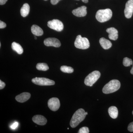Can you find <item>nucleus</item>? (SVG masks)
I'll return each mask as SVG.
<instances>
[{"mask_svg": "<svg viewBox=\"0 0 133 133\" xmlns=\"http://www.w3.org/2000/svg\"><path fill=\"white\" fill-rule=\"evenodd\" d=\"M88 115V113L85 112V110L82 108L78 109L72 117L70 125L72 128H74L77 127L81 122L85 118L86 115Z\"/></svg>", "mask_w": 133, "mask_h": 133, "instance_id": "nucleus-1", "label": "nucleus"}, {"mask_svg": "<svg viewBox=\"0 0 133 133\" xmlns=\"http://www.w3.org/2000/svg\"><path fill=\"white\" fill-rule=\"evenodd\" d=\"M120 87V82L118 80L113 79L104 86L102 89V92L105 94L112 93L118 90Z\"/></svg>", "mask_w": 133, "mask_h": 133, "instance_id": "nucleus-2", "label": "nucleus"}, {"mask_svg": "<svg viewBox=\"0 0 133 133\" xmlns=\"http://www.w3.org/2000/svg\"><path fill=\"white\" fill-rule=\"evenodd\" d=\"M112 10L109 9H101L98 10L96 14V19L101 23L109 21L112 17Z\"/></svg>", "mask_w": 133, "mask_h": 133, "instance_id": "nucleus-3", "label": "nucleus"}, {"mask_svg": "<svg viewBox=\"0 0 133 133\" xmlns=\"http://www.w3.org/2000/svg\"><path fill=\"white\" fill-rule=\"evenodd\" d=\"M74 45L76 48L81 49H87L90 46V42L88 39L86 37H82L80 35L76 37Z\"/></svg>", "mask_w": 133, "mask_h": 133, "instance_id": "nucleus-4", "label": "nucleus"}, {"mask_svg": "<svg viewBox=\"0 0 133 133\" xmlns=\"http://www.w3.org/2000/svg\"><path fill=\"white\" fill-rule=\"evenodd\" d=\"M100 72L98 71H94L87 76L84 80L85 85L92 87L100 77Z\"/></svg>", "mask_w": 133, "mask_h": 133, "instance_id": "nucleus-5", "label": "nucleus"}, {"mask_svg": "<svg viewBox=\"0 0 133 133\" xmlns=\"http://www.w3.org/2000/svg\"><path fill=\"white\" fill-rule=\"evenodd\" d=\"M31 81L34 84L41 86L54 85L55 83L53 80L45 78L36 77L32 79Z\"/></svg>", "mask_w": 133, "mask_h": 133, "instance_id": "nucleus-6", "label": "nucleus"}, {"mask_svg": "<svg viewBox=\"0 0 133 133\" xmlns=\"http://www.w3.org/2000/svg\"><path fill=\"white\" fill-rule=\"evenodd\" d=\"M48 26L49 28L56 31H61L64 28V25L61 21L58 19H53L48 22Z\"/></svg>", "mask_w": 133, "mask_h": 133, "instance_id": "nucleus-7", "label": "nucleus"}, {"mask_svg": "<svg viewBox=\"0 0 133 133\" xmlns=\"http://www.w3.org/2000/svg\"><path fill=\"white\" fill-rule=\"evenodd\" d=\"M48 105L51 111H56L60 107V104L59 99L57 98H51L48 101Z\"/></svg>", "mask_w": 133, "mask_h": 133, "instance_id": "nucleus-8", "label": "nucleus"}, {"mask_svg": "<svg viewBox=\"0 0 133 133\" xmlns=\"http://www.w3.org/2000/svg\"><path fill=\"white\" fill-rule=\"evenodd\" d=\"M133 13V0H128L126 3L124 10L125 16L127 19L131 18Z\"/></svg>", "mask_w": 133, "mask_h": 133, "instance_id": "nucleus-9", "label": "nucleus"}, {"mask_svg": "<svg viewBox=\"0 0 133 133\" xmlns=\"http://www.w3.org/2000/svg\"><path fill=\"white\" fill-rule=\"evenodd\" d=\"M44 45L47 46H53L56 48H59L61 45L60 41L56 38H48L44 41Z\"/></svg>", "mask_w": 133, "mask_h": 133, "instance_id": "nucleus-10", "label": "nucleus"}, {"mask_svg": "<svg viewBox=\"0 0 133 133\" xmlns=\"http://www.w3.org/2000/svg\"><path fill=\"white\" fill-rule=\"evenodd\" d=\"M87 8L85 6H83L73 10L72 13L74 15L78 17H82L86 15L87 14Z\"/></svg>", "mask_w": 133, "mask_h": 133, "instance_id": "nucleus-11", "label": "nucleus"}, {"mask_svg": "<svg viewBox=\"0 0 133 133\" xmlns=\"http://www.w3.org/2000/svg\"><path fill=\"white\" fill-rule=\"evenodd\" d=\"M32 120L34 123L40 125H45L47 122L46 118L41 115H35L32 118Z\"/></svg>", "mask_w": 133, "mask_h": 133, "instance_id": "nucleus-12", "label": "nucleus"}, {"mask_svg": "<svg viewBox=\"0 0 133 133\" xmlns=\"http://www.w3.org/2000/svg\"><path fill=\"white\" fill-rule=\"evenodd\" d=\"M107 32L109 33V38L111 40L116 41L118 38V31L114 28H110L107 29Z\"/></svg>", "mask_w": 133, "mask_h": 133, "instance_id": "nucleus-13", "label": "nucleus"}, {"mask_svg": "<svg viewBox=\"0 0 133 133\" xmlns=\"http://www.w3.org/2000/svg\"><path fill=\"white\" fill-rule=\"evenodd\" d=\"M31 95L29 92L22 93L16 97V99L18 102L23 103L26 102L30 98Z\"/></svg>", "mask_w": 133, "mask_h": 133, "instance_id": "nucleus-14", "label": "nucleus"}, {"mask_svg": "<svg viewBox=\"0 0 133 133\" xmlns=\"http://www.w3.org/2000/svg\"><path fill=\"white\" fill-rule=\"evenodd\" d=\"M99 43L104 49L107 50L112 47L111 42L104 38H101L99 39Z\"/></svg>", "mask_w": 133, "mask_h": 133, "instance_id": "nucleus-15", "label": "nucleus"}, {"mask_svg": "<svg viewBox=\"0 0 133 133\" xmlns=\"http://www.w3.org/2000/svg\"><path fill=\"white\" fill-rule=\"evenodd\" d=\"M31 31L34 35L40 36L43 34V31L41 28L36 25L34 24L31 27Z\"/></svg>", "mask_w": 133, "mask_h": 133, "instance_id": "nucleus-16", "label": "nucleus"}, {"mask_svg": "<svg viewBox=\"0 0 133 133\" xmlns=\"http://www.w3.org/2000/svg\"><path fill=\"white\" fill-rule=\"evenodd\" d=\"M109 116L113 119H116L118 116V110L115 106H111L109 108L108 110Z\"/></svg>", "mask_w": 133, "mask_h": 133, "instance_id": "nucleus-17", "label": "nucleus"}, {"mask_svg": "<svg viewBox=\"0 0 133 133\" xmlns=\"http://www.w3.org/2000/svg\"><path fill=\"white\" fill-rule=\"evenodd\" d=\"M30 11V6L28 3H24L21 9V15L23 17H25L28 15Z\"/></svg>", "mask_w": 133, "mask_h": 133, "instance_id": "nucleus-18", "label": "nucleus"}, {"mask_svg": "<svg viewBox=\"0 0 133 133\" xmlns=\"http://www.w3.org/2000/svg\"><path fill=\"white\" fill-rule=\"evenodd\" d=\"M12 48L13 50L17 52L19 55H21L23 53V49L21 45L18 43L15 42L12 43Z\"/></svg>", "mask_w": 133, "mask_h": 133, "instance_id": "nucleus-19", "label": "nucleus"}, {"mask_svg": "<svg viewBox=\"0 0 133 133\" xmlns=\"http://www.w3.org/2000/svg\"><path fill=\"white\" fill-rule=\"evenodd\" d=\"M36 69L38 70L46 71L49 69V67L47 64L45 63H38L37 64Z\"/></svg>", "mask_w": 133, "mask_h": 133, "instance_id": "nucleus-20", "label": "nucleus"}, {"mask_svg": "<svg viewBox=\"0 0 133 133\" xmlns=\"http://www.w3.org/2000/svg\"><path fill=\"white\" fill-rule=\"evenodd\" d=\"M61 71L65 73H71L74 71V69L71 66L63 65L60 68Z\"/></svg>", "mask_w": 133, "mask_h": 133, "instance_id": "nucleus-21", "label": "nucleus"}, {"mask_svg": "<svg viewBox=\"0 0 133 133\" xmlns=\"http://www.w3.org/2000/svg\"><path fill=\"white\" fill-rule=\"evenodd\" d=\"M123 64L125 66H130L133 65L132 60L128 57L124 58L123 59Z\"/></svg>", "mask_w": 133, "mask_h": 133, "instance_id": "nucleus-22", "label": "nucleus"}, {"mask_svg": "<svg viewBox=\"0 0 133 133\" xmlns=\"http://www.w3.org/2000/svg\"><path fill=\"white\" fill-rule=\"evenodd\" d=\"M89 129L87 127H83L79 130L78 133H89Z\"/></svg>", "mask_w": 133, "mask_h": 133, "instance_id": "nucleus-23", "label": "nucleus"}, {"mask_svg": "<svg viewBox=\"0 0 133 133\" xmlns=\"http://www.w3.org/2000/svg\"><path fill=\"white\" fill-rule=\"evenodd\" d=\"M18 125H19V123H18V122H16L13 123V124L10 126V128L12 129H15L17 127Z\"/></svg>", "mask_w": 133, "mask_h": 133, "instance_id": "nucleus-24", "label": "nucleus"}, {"mask_svg": "<svg viewBox=\"0 0 133 133\" xmlns=\"http://www.w3.org/2000/svg\"><path fill=\"white\" fill-rule=\"evenodd\" d=\"M128 129L130 132H133V122H131L128 125Z\"/></svg>", "mask_w": 133, "mask_h": 133, "instance_id": "nucleus-25", "label": "nucleus"}, {"mask_svg": "<svg viewBox=\"0 0 133 133\" xmlns=\"http://www.w3.org/2000/svg\"><path fill=\"white\" fill-rule=\"evenodd\" d=\"M6 24L4 22L0 21V28L3 29L6 28Z\"/></svg>", "mask_w": 133, "mask_h": 133, "instance_id": "nucleus-26", "label": "nucleus"}, {"mask_svg": "<svg viewBox=\"0 0 133 133\" xmlns=\"http://www.w3.org/2000/svg\"><path fill=\"white\" fill-rule=\"evenodd\" d=\"M5 83L4 82H3L1 80H0V89L2 90V89H3L5 86Z\"/></svg>", "mask_w": 133, "mask_h": 133, "instance_id": "nucleus-27", "label": "nucleus"}, {"mask_svg": "<svg viewBox=\"0 0 133 133\" xmlns=\"http://www.w3.org/2000/svg\"><path fill=\"white\" fill-rule=\"evenodd\" d=\"M60 0H51V3L53 5H56Z\"/></svg>", "mask_w": 133, "mask_h": 133, "instance_id": "nucleus-28", "label": "nucleus"}, {"mask_svg": "<svg viewBox=\"0 0 133 133\" xmlns=\"http://www.w3.org/2000/svg\"><path fill=\"white\" fill-rule=\"evenodd\" d=\"M7 1L8 0H0V5H4Z\"/></svg>", "mask_w": 133, "mask_h": 133, "instance_id": "nucleus-29", "label": "nucleus"}, {"mask_svg": "<svg viewBox=\"0 0 133 133\" xmlns=\"http://www.w3.org/2000/svg\"><path fill=\"white\" fill-rule=\"evenodd\" d=\"M83 2L85 3H87L88 2V0H81Z\"/></svg>", "mask_w": 133, "mask_h": 133, "instance_id": "nucleus-30", "label": "nucleus"}, {"mask_svg": "<svg viewBox=\"0 0 133 133\" xmlns=\"http://www.w3.org/2000/svg\"><path fill=\"white\" fill-rule=\"evenodd\" d=\"M130 72L131 74H132L133 75V65L132 67V69L131 70V71H130Z\"/></svg>", "mask_w": 133, "mask_h": 133, "instance_id": "nucleus-31", "label": "nucleus"}, {"mask_svg": "<svg viewBox=\"0 0 133 133\" xmlns=\"http://www.w3.org/2000/svg\"><path fill=\"white\" fill-rule=\"evenodd\" d=\"M132 114H133V111H132Z\"/></svg>", "mask_w": 133, "mask_h": 133, "instance_id": "nucleus-32", "label": "nucleus"}, {"mask_svg": "<svg viewBox=\"0 0 133 133\" xmlns=\"http://www.w3.org/2000/svg\"><path fill=\"white\" fill-rule=\"evenodd\" d=\"M44 1H47V0H44Z\"/></svg>", "mask_w": 133, "mask_h": 133, "instance_id": "nucleus-33", "label": "nucleus"}, {"mask_svg": "<svg viewBox=\"0 0 133 133\" xmlns=\"http://www.w3.org/2000/svg\"><path fill=\"white\" fill-rule=\"evenodd\" d=\"M77 1H79V0H77Z\"/></svg>", "mask_w": 133, "mask_h": 133, "instance_id": "nucleus-34", "label": "nucleus"}]
</instances>
